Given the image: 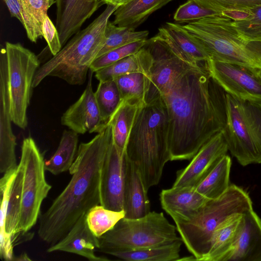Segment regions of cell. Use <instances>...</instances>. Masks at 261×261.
<instances>
[{"instance_id": "cell-1", "label": "cell", "mask_w": 261, "mask_h": 261, "mask_svg": "<svg viewBox=\"0 0 261 261\" xmlns=\"http://www.w3.org/2000/svg\"><path fill=\"white\" fill-rule=\"evenodd\" d=\"M226 93L205 62L180 75L161 95L168 113L170 161L191 160L223 130Z\"/></svg>"}, {"instance_id": "cell-2", "label": "cell", "mask_w": 261, "mask_h": 261, "mask_svg": "<svg viewBox=\"0 0 261 261\" xmlns=\"http://www.w3.org/2000/svg\"><path fill=\"white\" fill-rule=\"evenodd\" d=\"M112 140V128L107 123L92 139L79 145L69 170L70 180L39 217L38 236L49 246L65 237L90 209L100 204L101 168Z\"/></svg>"}, {"instance_id": "cell-3", "label": "cell", "mask_w": 261, "mask_h": 261, "mask_svg": "<svg viewBox=\"0 0 261 261\" xmlns=\"http://www.w3.org/2000/svg\"><path fill=\"white\" fill-rule=\"evenodd\" d=\"M125 154L138 169L147 191L159 184L165 164L170 161L168 113L162 97L141 105Z\"/></svg>"}, {"instance_id": "cell-4", "label": "cell", "mask_w": 261, "mask_h": 261, "mask_svg": "<svg viewBox=\"0 0 261 261\" xmlns=\"http://www.w3.org/2000/svg\"><path fill=\"white\" fill-rule=\"evenodd\" d=\"M117 8L107 5L90 24L76 33L60 51L40 66L33 88L47 76L58 77L71 85L84 84L91 64L105 44L107 24Z\"/></svg>"}, {"instance_id": "cell-5", "label": "cell", "mask_w": 261, "mask_h": 261, "mask_svg": "<svg viewBox=\"0 0 261 261\" xmlns=\"http://www.w3.org/2000/svg\"><path fill=\"white\" fill-rule=\"evenodd\" d=\"M184 26L210 60L261 68V39L244 38L229 17L217 14Z\"/></svg>"}, {"instance_id": "cell-6", "label": "cell", "mask_w": 261, "mask_h": 261, "mask_svg": "<svg viewBox=\"0 0 261 261\" xmlns=\"http://www.w3.org/2000/svg\"><path fill=\"white\" fill-rule=\"evenodd\" d=\"M252 210V202L248 193L238 186L230 185L223 195L208 200L191 219L175 223L183 243L195 260L201 261L210 250L217 227L229 216Z\"/></svg>"}, {"instance_id": "cell-7", "label": "cell", "mask_w": 261, "mask_h": 261, "mask_svg": "<svg viewBox=\"0 0 261 261\" xmlns=\"http://www.w3.org/2000/svg\"><path fill=\"white\" fill-rule=\"evenodd\" d=\"M222 130L228 150L242 166L261 164V102L226 93Z\"/></svg>"}, {"instance_id": "cell-8", "label": "cell", "mask_w": 261, "mask_h": 261, "mask_svg": "<svg viewBox=\"0 0 261 261\" xmlns=\"http://www.w3.org/2000/svg\"><path fill=\"white\" fill-rule=\"evenodd\" d=\"M176 227L163 213L150 212L138 218H123L114 227L98 238L99 250L132 251L170 243L178 239Z\"/></svg>"}, {"instance_id": "cell-9", "label": "cell", "mask_w": 261, "mask_h": 261, "mask_svg": "<svg viewBox=\"0 0 261 261\" xmlns=\"http://www.w3.org/2000/svg\"><path fill=\"white\" fill-rule=\"evenodd\" d=\"M19 164L23 170L21 210L18 230L21 240L36 224L40 215L42 202L51 186L45 178L43 156L31 137L22 141Z\"/></svg>"}, {"instance_id": "cell-10", "label": "cell", "mask_w": 261, "mask_h": 261, "mask_svg": "<svg viewBox=\"0 0 261 261\" xmlns=\"http://www.w3.org/2000/svg\"><path fill=\"white\" fill-rule=\"evenodd\" d=\"M10 113L12 122L22 129L28 125L27 110L33 80L40 62L38 57L19 43L6 42Z\"/></svg>"}, {"instance_id": "cell-11", "label": "cell", "mask_w": 261, "mask_h": 261, "mask_svg": "<svg viewBox=\"0 0 261 261\" xmlns=\"http://www.w3.org/2000/svg\"><path fill=\"white\" fill-rule=\"evenodd\" d=\"M143 47L149 52L152 60L150 81L144 98L145 102L148 103L161 97L180 75L196 67L178 58L158 35L147 39Z\"/></svg>"}, {"instance_id": "cell-12", "label": "cell", "mask_w": 261, "mask_h": 261, "mask_svg": "<svg viewBox=\"0 0 261 261\" xmlns=\"http://www.w3.org/2000/svg\"><path fill=\"white\" fill-rule=\"evenodd\" d=\"M206 63L212 77L226 93L261 102V81L256 68L217 60H210Z\"/></svg>"}, {"instance_id": "cell-13", "label": "cell", "mask_w": 261, "mask_h": 261, "mask_svg": "<svg viewBox=\"0 0 261 261\" xmlns=\"http://www.w3.org/2000/svg\"><path fill=\"white\" fill-rule=\"evenodd\" d=\"M126 154H121L113 139L105 158L100 177V204L115 211L123 210Z\"/></svg>"}, {"instance_id": "cell-14", "label": "cell", "mask_w": 261, "mask_h": 261, "mask_svg": "<svg viewBox=\"0 0 261 261\" xmlns=\"http://www.w3.org/2000/svg\"><path fill=\"white\" fill-rule=\"evenodd\" d=\"M228 151L222 131L207 142L185 168L177 172L172 187L195 188Z\"/></svg>"}, {"instance_id": "cell-15", "label": "cell", "mask_w": 261, "mask_h": 261, "mask_svg": "<svg viewBox=\"0 0 261 261\" xmlns=\"http://www.w3.org/2000/svg\"><path fill=\"white\" fill-rule=\"evenodd\" d=\"M9 105L6 50L1 49L0 55V172L15 169L16 138L13 134Z\"/></svg>"}, {"instance_id": "cell-16", "label": "cell", "mask_w": 261, "mask_h": 261, "mask_svg": "<svg viewBox=\"0 0 261 261\" xmlns=\"http://www.w3.org/2000/svg\"><path fill=\"white\" fill-rule=\"evenodd\" d=\"M61 123L78 134L99 133L106 127L92 89L91 75L80 98L61 116Z\"/></svg>"}, {"instance_id": "cell-17", "label": "cell", "mask_w": 261, "mask_h": 261, "mask_svg": "<svg viewBox=\"0 0 261 261\" xmlns=\"http://www.w3.org/2000/svg\"><path fill=\"white\" fill-rule=\"evenodd\" d=\"M56 27L62 47L102 5L100 0H56Z\"/></svg>"}, {"instance_id": "cell-18", "label": "cell", "mask_w": 261, "mask_h": 261, "mask_svg": "<svg viewBox=\"0 0 261 261\" xmlns=\"http://www.w3.org/2000/svg\"><path fill=\"white\" fill-rule=\"evenodd\" d=\"M222 261H261V220L253 210L243 214L236 241Z\"/></svg>"}, {"instance_id": "cell-19", "label": "cell", "mask_w": 261, "mask_h": 261, "mask_svg": "<svg viewBox=\"0 0 261 261\" xmlns=\"http://www.w3.org/2000/svg\"><path fill=\"white\" fill-rule=\"evenodd\" d=\"M157 35L178 58L193 66L197 67L210 60L184 25L167 22L159 29Z\"/></svg>"}, {"instance_id": "cell-20", "label": "cell", "mask_w": 261, "mask_h": 261, "mask_svg": "<svg viewBox=\"0 0 261 261\" xmlns=\"http://www.w3.org/2000/svg\"><path fill=\"white\" fill-rule=\"evenodd\" d=\"M86 215L81 217L69 232L55 244L49 246L46 251H63L82 256L90 261H107L106 257L95 255L99 248L98 238L89 229Z\"/></svg>"}, {"instance_id": "cell-21", "label": "cell", "mask_w": 261, "mask_h": 261, "mask_svg": "<svg viewBox=\"0 0 261 261\" xmlns=\"http://www.w3.org/2000/svg\"><path fill=\"white\" fill-rule=\"evenodd\" d=\"M161 206L174 222L194 217L210 199L192 187H173L163 190L160 195Z\"/></svg>"}, {"instance_id": "cell-22", "label": "cell", "mask_w": 261, "mask_h": 261, "mask_svg": "<svg viewBox=\"0 0 261 261\" xmlns=\"http://www.w3.org/2000/svg\"><path fill=\"white\" fill-rule=\"evenodd\" d=\"M147 192L138 169L126 155L123 198L125 218H141L150 212Z\"/></svg>"}, {"instance_id": "cell-23", "label": "cell", "mask_w": 261, "mask_h": 261, "mask_svg": "<svg viewBox=\"0 0 261 261\" xmlns=\"http://www.w3.org/2000/svg\"><path fill=\"white\" fill-rule=\"evenodd\" d=\"M143 100H122L107 123L112 128V139L118 151L125 153L128 139Z\"/></svg>"}, {"instance_id": "cell-24", "label": "cell", "mask_w": 261, "mask_h": 261, "mask_svg": "<svg viewBox=\"0 0 261 261\" xmlns=\"http://www.w3.org/2000/svg\"><path fill=\"white\" fill-rule=\"evenodd\" d=\"M243 214H233L217 227L212 237L210 250L201 261H222L236 241L243 223Z\"/></svg>"}, {"instance_id": "cell-25", "label": "cell", "mask_w": 261, "mask_h": 261, "mask_svg": "<svg viewBox=\"0 0 261 261\" xmlns=\"http://www.w3.org/2000/svg\"><path fill=\"white\" fill-rule=\"evenodd\" d=\"M173 0H132L118 7L114 12L113 23L135 30L155 11Z\"/></svg>"}, {"instance_id": "cell-26", "label": "cell", "mask_w": 261, "mask_h": 261, "mask_svg": "<svg viewBox=\"0 0 261 261\" xmlns=\"http://www.w3.org/2000/svg\"><path fill=\"white\" fill-rule=\"evenodd\" d=\"M152 61L150 54L143 47L136 53L96 71L95 76L99 82L113 80L120 75L133 72H141L150 77Z\"/></svg>"}, {"instance_id": "cell-27", "label": "cell", "mask_w": 261, "mask_h": 261, "mask_svg": "<svg viewBox=\"0 0 261 261\" xmlns=\"http://www.w3.org/2000/svg\"><path fill=\"white\" fill-rule=\"evenodd\" d=\"M231 165L230 156L223 155L208 174L195 187V190L208 199H215L223 195L229 185Z\"/></svg>"}, {"instance_id": "cell-28", "label": "cell", "mask_w": 261, "mask_h": 261, "mask_svg": "<svg viewBox=\"0 0 261 261\" xmlns=\"http://www.w3.org/2000/svg\"><path fill=\"white\" fill-rule=\"evenodd\" d=\"M22 25L28 39L32 42L43 37L42 27L49 8L56 0H19Z\"/></svg>"}, {"instance_id": "cell-29", "label": "cell", "mask_w": 261, "mask_h": 261, "mask_svg": "<svg viewBox=\"0 0 261 261\" xmlns=\"http://www.w3.org/2000/svg\"><path fill=\"white\" fill-rule=\"evenodd\" d=\"M181 238L166 244L137 250L111 251L107 254L128 261H173L180 258Z\"/></svg>"}, {"instance_id": "cell-30", "label": "cell", "mask_w": 261, "mask_h": 261, "mask_svg": "<svg viewBox=\"0 0 261 261\" xmlns=\"http://www.w3.org/2000/svg\"><path fill=\"white\" fill-rule=\"evenodd\" d=\"M78 134L72 130H64L59 146L50 158L45 161V169L57 175L69 170L77 152Z\"/></svg>"}, {"instance_id": "cell-31", "label": "cell", "mask_w": 261, "mask_h": 261, "mask_svg": "<svg viewBox=\"0 0 261 261\" xmlns=\"http://www.w3.org/2000/svg\"><path fill=\"white\" fill-rule=\"evenodd\" d=\"M22 181L23 170L18 164L9 196L6 217V230L12 236L14 246L21 243L18 230L21 210Z\"/></svg>"}, {"instance_id": "cell-32", "label": "cell", "mask_w": 261, "mask_h": 261, "mask_svg": "<svg viewBox=\"0 0 261 261\" xmlns=\"http://www.w3.org/2000/svg\"><path fill=\"white\" fill-rule=\"evenodd\" d=\"M148 34V31H135L127 27L118 26L109 20L105 29V42L97 57L118 47L147 40Z\"/></svg>"}, {"instance_id": "cell-33", "label": "cell", "mask_w": 261, "mask_h": 261, "mask_svg": "<svg viewBox=\"0 0 261 261\" xmlns=\"http://www.w3.org/2000/svg\"><path fill=\"white\" fill-rule=\"evenodd\" d=\"M224 15L231 19L233 25L244 38L250 40L261 39V5Z\"/></svg>"}, {"instance_id": "cell-34", "label": "cell", "mask_w": 261, "mask_h": 261, "mask_svg": "<svg viewBox=\"0 0 261 261\" xmlns=\"http://www.w3.org/2000/svg\"><path fill=\"white\" fill-rule=\"evenodd\" d=\"M125 215L124 210L115 211L98 204L89 210L86 215V220L91 232L99 238L112 229Z\"/></svg>"}, {"instance_id": "cell-35", "label": "cell", "mask_w": 261, "mask_h": 261, "mask_svg": "<svg viewBox=\"0 0 261 261\" xmlns=\"http://www.w3.org/2000/svg\"><path fill=\"white\" fill-rule=\"evenodd\" d=\"M122 100H143L147 91L150 77L141 72L120 75L113 79Z\"/></svg>"}, {"instance_id": "cell-36", "label": "cell", "mask_w": 261, "mask_h": 261, "mask_svg": "<svg viewBox=\"0 0 261 261\" xmlns=\"http://www.w3.org/2000/svg\"><path fill=\"white\" fill-rule=\"evenodd\" d=\"M94 93L102 119L107 123L122 101L117 84L114 80L99 81Z\"/></svg>"}, {"instance_id": "cell-37", "label": "cell", "mask_w": 261, "mask_h": 261, "mask_svg": "<svg viewBox=\"0 0 261 261\" xmlns=\"http://www.w3.org/2000/svg\"><path fill=\"white\" fill-rule=\"evenodd\" d=\"M147 40L135 42L113 49L98 57L90 66L91 72L96 71L138 52L146 44Z\"/></svg>"}, {"instance_id": "cell-38", "label": "cell", "mask_w": 261, "mask_h": 261, "mask_svg": "<svg viewBox=\"0 0 261 261\" xmlns=\"http://www.w3.org/2000/svg\"><path fill=\"white\" fill-rule=\"evenodd\" d=\"M201 6L218 14L239 12L261 5V0H193Z\"/></svg>"}, {"instance_id": "cell-39", "label": "cell", "mask_w": 261, "mask_h": 261, "mask_svg": "<svg viewBox=\"0 0 261 261\" xmlns=\"http://www.w3.org/2000/svg\"><path fill=\"white\" fill-rule=\"evenodd\" d=\"M217 14L218 13L204 8L193 0H188L177 8L173 18L177 22L189 23Z\"/></svg>"}, {"instance_id": "cell-40", "label": "cell", "mask_w": 261, "mask_h": 261, "mask_svg": "<svg viewBox=\"0 0 261 261\" xmlns=\"http://www.w3.org/2000/svg\"><path fill=\"white\" fill-rule=\"evenodd\" d=\"M42 32L51 54L56 55L63 47L57 29L48 16L43 23Z\"/></svg>"}, {"instance_id": "cell-41", "label": "cell", "mask_w": 261, "mask_h": 261, "mask_svg": "<svg viewBox=\"0 0 261 261\" xmlns=\"http://www.w3.org/2000/svg\"><path fill=\"white\" fill-rule=\"evenodd\" d=\"M6 4L11 16L17 18L22 24L23 19L21 12L19 0H3Z\"/></svg>"}, {"instance_id": "cell-42", "label": "cell", "mask_w": 261, "mask_h": 261, "mask_svg": "<svg viewBox=\"0 0 261 261\" xmlns=\"http://www.w3.org/2000/svg\"><path fill=\"white\" fill-rule=\"evenodd\" d=\"M103 4L119 7L126 5L132 0H100Z\"/></svg>"}, {"instance_id": "cell-43", "label": "cell", "mask_w": 261, "mask_h": 261, "mask_svg": "<svg viewBox=\"0 0 261 261\" xmlns=\"http://www.w3.org/2000/svg\"><path fill=\"white\" fill-rule=\"evenodd\" d=\"M32 259L29 257L27 253L23 252L18 256H14L13 261H31Z\"/></svg>"}, {"instance_id": "cell-44", "label": "cell", "mask_w": 261, "mask_h": 261, "mask_svg": "<svg viewBox=\"0 0 261 261\" xmlns=\"http://www.w3.org/2000/svg\"><path fill=\"white\" fill-rule=\"evenodd\" d=\"M257 74L261 81V68L257 69Z\"/></svg>"}]
</instances>
